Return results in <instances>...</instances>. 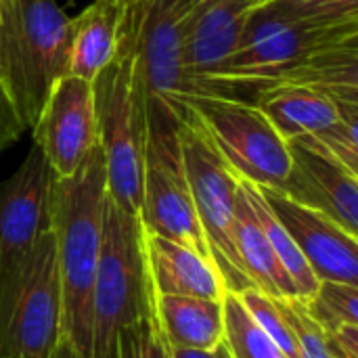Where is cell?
I'll list each match as a JSON object with an SVG mask.
<instances>
[{"label": "cell", "instance_id": "83f0119b", "mask_svg": "<svg viewBox=\"0 0 358 358\" xmlns=\"http://www.w3.org/2000/svg\"><path fill=\"white\" fill-rule=\"evenodd\" d=\"M331 358H358V325H342L325 334Z\"/></svg>", "mask_w": 358, "mask_h": 358}, {"label": "cell", "instance_id": "8992f818", "mask_svg": "<svg viewBox=\"0 0 358 358\" xmlns=\"http://www.w3.org/2000/svg\"><path fill=\"white\" fill-rule=\"evenodd\" d=\"M145 162L138 220L147 233L193 248L212 260L180 149V115L159 99L145 101ZM214 262V260H212Z\"/></svg>", "mask_w": 358, "mask_h": 358}, {"label": "cell", "instance_id": "4fadbf2b", "mask_svg": "<svg viewBox=\"0 0 358 358\" xmlns=\"http://www.w3.org/2000/svg\"><path fill=\"white\" fill-rule=\"evenodd\" d=\"M319 281L357 285L358 239L319 210L302 206L277 189L258 187Z\"/></svg>", "mask_w": 358, "mask_h": 358}, {"label": "cell", "instance_id": "5b68a950", "mask_svg": "<svg viewBox=\"0 0 358 358\" xmlns=\"http://www.w3.org/2000/svg\"><path fill=\"white\" fill-rule=\"evenodd\" d=\"M352 38H358V21L310 25L292 19L273 2H264L250 15L227 67L203 86V96L254 101L262 88L310 55Z\"/></svg>", "mask_w": 358, "mask_h": 358}, {"label": "cell", "instance_id": "9a60e30c", "mask_svg": "<svg viewBox=\"0 0 358 358\" xmlns=\"http://www.w3.org/2000/svg\"><path fill=\"white\" fill-rule=\"evenodd\" d=\"M287 145L292 172L281 193L323 212L344 231L358 237V174L298 141H287Z\"/></svg>", "mask_w": 358, "mask_h": 358}, {"label": "cell", "instance_id": "30bf717a", "mask_svg": "<svg viewBox=\"0 0 358 358\" xmlns=\"http://www.w3.org/2000/svg\"><path fill=\"white\" fill-rule=\"evenodd\" d=\"M195 0H145L136 8V67L145 101L170 103L178 115L199 96L185 67V31Z\"/></svg>", "mask_w": 358, "mask_h": 358}, {"label": "cell", "instance_id": "52a82bcc", "mask_svg": "<svg viewBox=\"0 0 358 358\" xmlns=\"http://www.w3.org/2000/svg\"><path fill=\"white\" fill-rule=\"evenodd\" d=\"M180 149L195 212L227 292L241 294L243 289H252L254 285L250 283L235 248L239 176L227 164L191 109L180 115Z\"/></svg>", "mask_w": 358, "mask_h": 358}, {"label": "cell", "instance_id": "7402d4cb", "mask_svg": "<svg viewBox=\"0 0 358 358\" xmlns=\"http://www.w3.org/2000/svg\"><path fill=\"white\" fill-rule=\"evenodd\" d=\"M224 308V348L231 358H285L281 350L250 319L235 292L222 298Z\"/></svg>", "mask_w": 358, "mask_h": 358}, {"label": "cell", "instance_id": "5bb4252c", "mask_svg": "<svg viewBox=\"0 0 358 358\" xmlns=\"http://www.w3.org/2000/svg\"><path fill=\"white\" fill-rule=\"evenodd\" d=\"M264 0H195L185 31V67L199 96L233 57L250 15Z\"/></svg>", "mask_w": 358, "mask_h": 358}, {"label": "cell", "instance_id": "7a4b0ae2", "mask_svg": "<svg viewBox=\"0 0 358 358\" xmlns=\"http://www.w3.org/2000/svg\"><path fill=\"white\" fill-rule=\"evenodd\" d=\"M71 19L57 0H0V94L31 130L50 88L67 76Z\"/></svg>", "mask_w": 358, "mask_h": 358}, {"label": "cell", "instance_id": "7c38bea8", "mask_svg": "<svg viewBox=\"0 0 358 358\" xmlns=\"http://www.w3.org/2000/svg\"><path fill=\"white\" fill-rule=\"evenodd\" d=\"M55 176H69L96 145V115L92 82L61 76L31 128Z\"/></svg>", "mask_w": 358, "mask_h": 358}, {"label": "cell", "instance_id": "603a6c76", "mask_svg": "<svg viewBox=\"0 0 358 358\" xmlns=\"http://www.w3.org/2000/svg\"><path fill=\"white\" fill-rule=\"evenodd\" d=\"M357 285L338 281H319L317 292L302 300L308 317L323 329V334L342 325H358Z\"/></svg>", "mask_w": 358, "mask_h": 358}, {"label": "cell", "instance_id": "4316f807", "mask_svg": "<svg viewBox=\"0 0 358 358\" xmlns=\"http://www.w3.org/2000/svg\"><path fill=\"white\" fill-rule=\"evenodd\" d=\"M281 310L298 340V348H300V357L302 358H331L327 350V342H325V334L323 329L308 317L304 302L300 298H292V300H279Z\"/></svg>", "mask_w": 358, "mask_h": 358}, {"label": "cell", "instance_id": "44dd1931", "mask_svg": "<svg viewBox=\"0 0 358 358\" xmlns=\"http://www.w3.org/2000/svg\"><path fill=\"white\" fill-rule=\"evenodd\" d=\"M241 185H243V191L248 195V201H250V206L254 210V216H256L258 224L262 227V231H264V235H266L273 252L277 254L281 266L285 268V273L294 281L296 292H298V298L300 300H308L317 292L319 279L315 277L313 268L304 260L302 252L298 250V245L294 243V239L289 237V233L285 231V227L279 222V218L268 208L262 191L256 185L245 182V180H241Z\"/></svg>", "mask_w": 358, "mask_h": 358}, {"label": "cell", "instance_id": "f546056e", "mask_svg": "<svg viewBox=\"0 0 358 358\" xmlns=\"http://www.w3.org/2000/svg\"><path fill=\"white\" fill-rule=\"evenodd\" d=\"M50 358H84L73 346H71V342L67 340V338H61V342L57 344V348H55V352H52V357Z\"/></svg>", "mask_w": 358, "mask_h": 358}, {"label": "cell", "instance_id": "6da1fadb", "mask_svg": "<svg viewBox=\"0 0 358 358\" xmlns=\"http://www.w3.org/2000/svg\"><path fill=\"white\" fill-rule=\"evenodd\" d=\"M107 199V172L99 143L69 176L52 180L50 229L63 289V338L84 358H90V304Z\"/></svg>", "mask_w": 358, "mask_h": 358}, {"label": "cell", "instance_id": "e0dca14e", "mask_svg": "<svg viewBox=\"0 0 358 358\" xmlns=\"http://www.w3.org/2000/svg\"><path fill=\"white\" fill-rule=\"evenodd\" d=\"M252 103L268 115L285 141L321 134L342 120L358 115V105L342 103L308 88L264 90L258 92Z\"/></svg>", "mask_w": 358, "mask_h": 358}, {"label": "cell", "instance_id": "f1b7e54d", "mask_svg": "<svg viewBox=\"0 0 358 358\" xmlns=\"http://www.w3.org/2000/svg\"><path fill=\"white\" fill-rule=\"evenodd\" d=\"M172 358H231L224 344L216 350H185V348H172Z\"/></svg>", "mask_w": 358, "mask_h": 358}, {"label": "cell", "instance_id": "cb8c5ba5", "mask_svg": "<svg viewBox=\"0 0 358 358\" xmlns=\"http://www.w3.org/2000/svg\"><path fill=\"white\" fill-rule=\"evenodd\" d=\"M237 296H239L241 304L245 306L250 319L281 350L283 357L302 358L300 357V348H298V340H296V336H294V331H292V327H289L277 298H271V296L258 292L256 287L243 289Z\"/></svg>", "mask_w": 358, "mask_h": 358}, {"label": "cell", "instance_id": "d6986e66", "mask_svg": "<svg viewBox=\"0 0 358 358\" xmlns=\"http://www.w3.org/2000/svg\"><path fill=\"white\" fill-rule=\"evenodd\" d=\"M155 321L172 348L216 350L224 342L222 300L155 296Z\"/></svg>", "mask_w": 358, "mask_h": 358}, {"label": "cell", "instance_id": "d4e9b609", "mask_svg": "<svg viewBox=\"0 0 358 358\" xmlns=\"http://www.w3.org/2000/svg\"><path fill=\"white\" fill-rule=\"evenodd\" d=\"M279 10L310 25H344L358 21V0H271Z\"/></svg>", "mask_w": 358, "mask_h": 358}, {"label": "cell", "instance_id": "3957f363", "mask_svg": "<svg viewBox=\"0 0 358 358\" xmlns=\"http://www.w3.org/2000/svg\"><path fill=\"white\" fill-rule=\"evenodd\" d=\"M136 8L126 10L117 55L92 80L96 143L103 151L109 199L138 216L145 162V92L136 67Z\"/></svg>", "mask_w": 358, "mask_h": 358}, {"label": "cell", "instance_id": "484cf974", "mask_svg": "<svg viewBox=\"0 0 358 358\" xmlns=\"http://www.w3.org/2000/svg\"><path fill=\"white\" fill-rule=\"evenodd\" d=\"M117 358H172V346L164 338L155 315L132 323L120 334Z\"/></svg>", "mask_w": 358, "mask_h": 358}, {"label": "cell", "instance_id": "8fae6325", "mask_svg": "<svg viewBox=\"0 0 358 358\" xmlns=\"http://www.w3.org/2000/svg\"><path fill=\"white\" fill-rule=\"evenodd\" d=\"M55 172L34 145L17 172L0 185V294L19 275L38 237L50 229Z\"/></svg>", "mask_w": 358, "mask_h": 358}, {"label": "cell", "instance_id": "4dcf8cb0", "mask_svg": "<svg viewBox=\"0 0 358 358\" xmlns=\"http://www.w3.org/2000/svg\"><path fill=\"white\" fill-rule=\"evenodd\" d=\"M109 2H115V4H120V6H124V8H132V6L143 4L145 0H109Z\"/></svg>", "mask_w": 358, "mask_h": 358}, {"label": "cell", "instance_id": "2e32d148", "mask_svg": "<svg viewBox=\"0 0 358 358\" xmlns=\"http://www.w3.org/2000/svg\"><path fill=\"white\" fill-rule=\"evenodd\" d=\"M145 258L155 296L222 300L227 294L216 264L193 248L145 231Z\"/></svg>", "mask_w": 358, "mask_h": 358}, {"label": "cell", "instance_id": "ffe728a7", "mask_svg": "<svg viewBox=\"0 0 358 358\" xmlns=\"http://www.w3.org/2000/svg\"><path fill=\"white\" fill-rule=\"evenodd\" d=\"M235 248L250 283L258 292L277 300L298 298L294 281L281 266L262 227L254 216L241 178H239V191L235 201Z\"/></svg>", "mask_w": 358, "mask_h": 358}, {"label": "cell", "instance_id": "277c9868", "mask_svg": "<svg viewBox=\"0 0 358 358\" xmlns=\"http://www.w3.org/2000/svg\"><path fill=\"white\" fill-rule=\"evenodd\" d=\"M155 294L145 258V229L107 199L99 264L92 285L90 358H117V338L155 315Z\"/></svg>", "mask_w": 358, "mask_h": 358}, {"label": "cell", "instance_id": "ba28073f", "mask_svg": "<svg viewBox=\"0 0 358 358\" xmlns=\"http://www.w3.org/2000/svg\"><path fill=\"white\" fill-rule=\"evenodd\" d=\"M63 338V289L52 229L0 294V358H50Z\"/></svg>", "mask_w": 358, "mask_h": 358}, {"label": "cell", "instance_id": "9c48e42d", "mask_svg": "<svg viewBox=\"0 0 358 358\" xmlns=\"http://www.w3.org/2000/svg\"><path fill=\"white\" fill-rule=\"evenodd\" d=\"M191 109L233 172L256 187L281 191L292 172L287 141L252 101L233 96H195Z\"/></svg>", "mask_w": 358, "mask_h": 358}, {"label": "cell", "instance_id": "ac0fdd59", "mask_svg": "<svg viewBox=\"0 0 358 358\" xmlns=\"http://www.w3.org/2000/svg\"><path fill=\"white\" fill-rule=\"evenodd\" d=\"M124 6L96 0L71 19L67 73L92 82L117 55L124 21Z\"/></svg>", "mask_w": 358, "mask_h": 358}]
</instances>
